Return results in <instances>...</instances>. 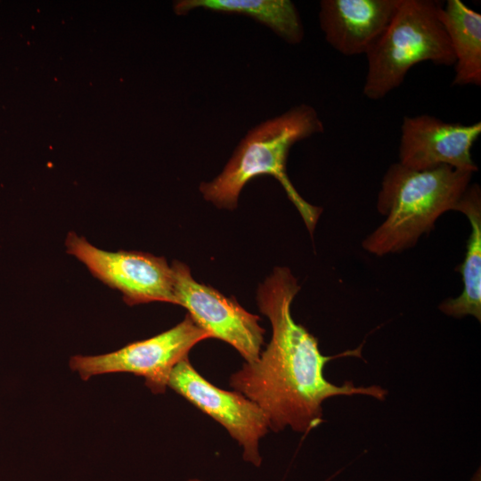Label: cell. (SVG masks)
Listing matches in <instances>:
<instances>
[{
  "label": "cell",
  "instance_id": "11",
  "mask_svg": "<svg viewBox=\"0 0 481 481\" xmlns=\"http://www.w3.org/2000/svg\"><path fill=\"white\" fill-rule=\"evenodd\" d=\"M454 211L464 214L471 227L467 240L463 262L456 267L461 273L462 291L456 297L440 303L439 310L453 318L471 315L481 321V189L477 183L469 184Z\"/></svg>",
  "mask_w": 481,
  "mask_h": 481
},
{
  "label": "cell",
  "instance_id": "10",
  "mask_svg": "<svg viewBox=\"0 0 481 481\" xmlns=\"http://www.w3.org/2000/svg\"><path fill=\"white\" fill-rule=\"evenodd\" d=\"M401 0H322L319 22L327 43L346 56L366 54Z\"/></svg>",
  "mask_w": 481,
  "mask_h": 481
},
{
  "label": "cell",
  "instance_id": "6",
  "mask_svg": "<svg viewBox=\"0 0 481 481\" xmlns=\"http://www.w3.org/2000/svg\"><path fill=\"white\" fill-rule=\"evenodd\" d=\"M65 247L67 253L84 264L94 277L121 292L126 305H176L172 269L163 257L137 251H107L74 232L68 233Z\"/></svg>",
  "mask_w": 481,
  "mask_h": 481
},
{
  "label": "cell",
  "instance_id": "9",
  "mask_svg": "<svg viewBox=\"0 0 481 481\" xmlns=\"http://www.w3.org/2000/svg\"><path fill=\"white\" fill-rule=\"evenodd\" d=\"M481 135V122H445L430 115L405 116L401 126L398 158L402 166L425 170L439 166L475 173L471 148Z\"/></svg>",
  "mask_w": 481,
  "mask_h": 481
},
{
  "label": "cell",
  "instance_id": "13",
  "mask_svg": "<svg viewBox=\"0 0 481 481\" xmlns=\"http://www.w3.org/2000/svg\"><path fill=\"white\" fill-rule=\"evenodd\" d=\"M196 8L251 17L289 44H298L304 37L298 11L289 0H181L175 4L181 15Z\"/></svg>",
  "mask_w": 481,
  "mask_h": 481
},
{
  "label": "cell",
  "instance_id": "7",
  "mask_svg": "<svg viewBox=\"0 0 481 481\" xmlns=\"http://www.w3.org/2000/svg\"><path fill=\"white\" fill-rule=\"evenodd\" d=\"M171 269L176 305L186 308L192 321L210 338L230 344L246 363L256 362L265 334L259 317L246 311L234 298L196 281L185 264L174 261Z\"/></svg>",
  "mask_w": 481,
  "mask_h": 481
},
{
  "label": "cell",
  "instance_id": "5",
  "mask_svg": "<svg viewBox=\"0 0 481 481\" xmlns=\"http://www.w3.org/2000/svg\"><path fill=\"white\" fill-rule=\"evenodd\" d=\"M210 338L187 314L170 330L150 338L130 343L124 347L100 355H75L71 370L86 380L94 375L127 372L144 378L145 385L154 394L166 391L170 373L199 342Z\"/></svg>",
  "mask_w": 481,
  "mask_h": 481
},
{
  "label": "cell",
  "instance_id": "1",
  "mask_svg": "<svg viewBox=\"0 0 481 481\" xmlns=\"http://www.w3.org/2000/svg\"><path fill=\"white\" fill-rule=\"evenodd\" d=\"M288 267H275L260 284L258 307L272 325V338L254 363H246L230 378V386L256 403L268 419L269 428L278 432L289 427L307 434L322 421V403L337 395H367L383 401L387 391L380 386H342L327 380L326 363L337 357L361 356L362 347L326 356L318 340L291 314V304L299 291Z\"/></svg>",
  "mask_w": 481,
  "mask_h": 481
},
{
  "label": "cell",
  "instance_id": "8",
  "mask_svg": "<svg viewBox=\"0 0 481 481\" xmlns=\"http://www.w3.org/2000/svg\"><path fill=\"white\" fill-rule=\"evenodd\" d=\"M167 387L220 423L243 449L246 462L262 464L259 440L267 433L269 422L263 410L242 394L216 387L204 379L188 358L172 370Z\"/></svg>",
  "mask_w": 481,
  "mask_h": 481
},
{
  "label": "cell",
  "instance_id": "2",
  "mask_svg": "<svg viewBox=\"0 0 481 481\" xmlns=\"http://www.w3.org/2000/svg\"><path fill=\"white\" fill-rule=\"evenodd\" d=\"M472 176L445 165L415 170L393 163L377 197V210L384 220L365 237L363 249L383 257L414 247L443 214L454 210Z\"/></svg>",
  "mask_w": 481,
  "mask_h": 481
},
{
  "label": "cell",
  "instance_id": "4",
  "mask_svg": "<svg viewBox=\"0 0 481 481\" xmlns=\"http://www.w3.org/2000/svg\"><path fill=\"white\" fill-rule=\"evenodd\" d=\"M435 0H401L390 23L365 54L363 94L373 101L400 86L416 64L452 66L454 55Z\"/></svg>",
  "mask_w": 481,
  "mask_h": 481
},
{
  "label": "cell",
  "instance_id": "12",
  "mask_svg": "<svg viewBox=\"0 0 481 481\" xmlns=\"http://www.w3.org/2000/svg\"><path fill=\"white\" fill-rule=\"evenodd\" d=\"M439 19L454 55L453 86L481 85V14L461 0L441 6Z\"/></svg>",
  "mask_w": 481,
  "mask_h": 481
},
{
  "label": "cell",
  "instance_id": "14",
  "mask_svg": "<svg viewBox=\"0 0 481 481\" xmlns=\"http://www.w3.org/2000/svg\"><path fill=\"white\" fill-rule=\"evenodd\" d=\"M187 481H202V480L198 479V478H192V479H189V480H187Z\"/></svg>",
  "mask_w": 481,
  "mask_h": 481
},
{
  "label": "cell",
  "instance_id": "3",
  "mask_svg": "<svg viewBox=\"0 0 481 481\" xmlns=\"http://www.w3.org/2000/svg\"><path fill=\"white\" fill-rule=\"evenodd\" d=\"M322 131L318 113L306 104L265 121L249 131L219 175L200 184L204 199L219 208L232 209L249 181L258 175H272L281 184L312 235L322 208L306 201L297 192L288 177L286 162L294 143Z\"/></svg>",
  "mask_w": 481,
  "mask_h": 481
}]
</instances>
